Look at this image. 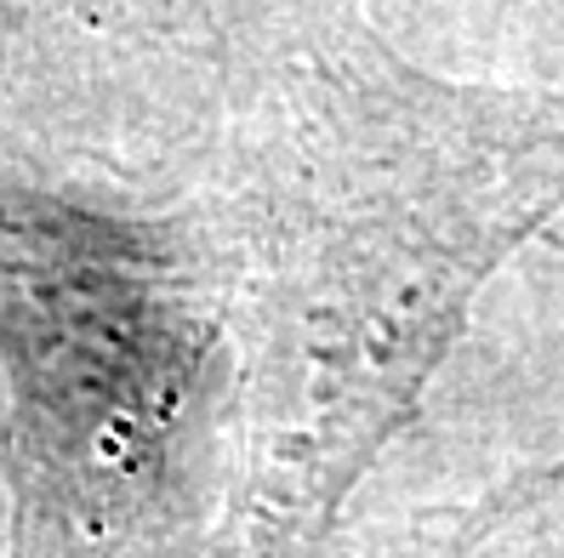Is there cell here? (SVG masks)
<instances>
[{"instance_id": "obj_1", "label": "cell", "mask_w": 564, "mask_h": 558, "mask_svg": "<svg viewBox=\"0 0 564 558\" xmlns=\"http://www.w3.org/2000/svg\"><path fill=\"white\" fill-rule=\"evenodd\" d=\"M217 348L183 222L0 188L12 558H165Z\"/></svg>"}]
</instances>
